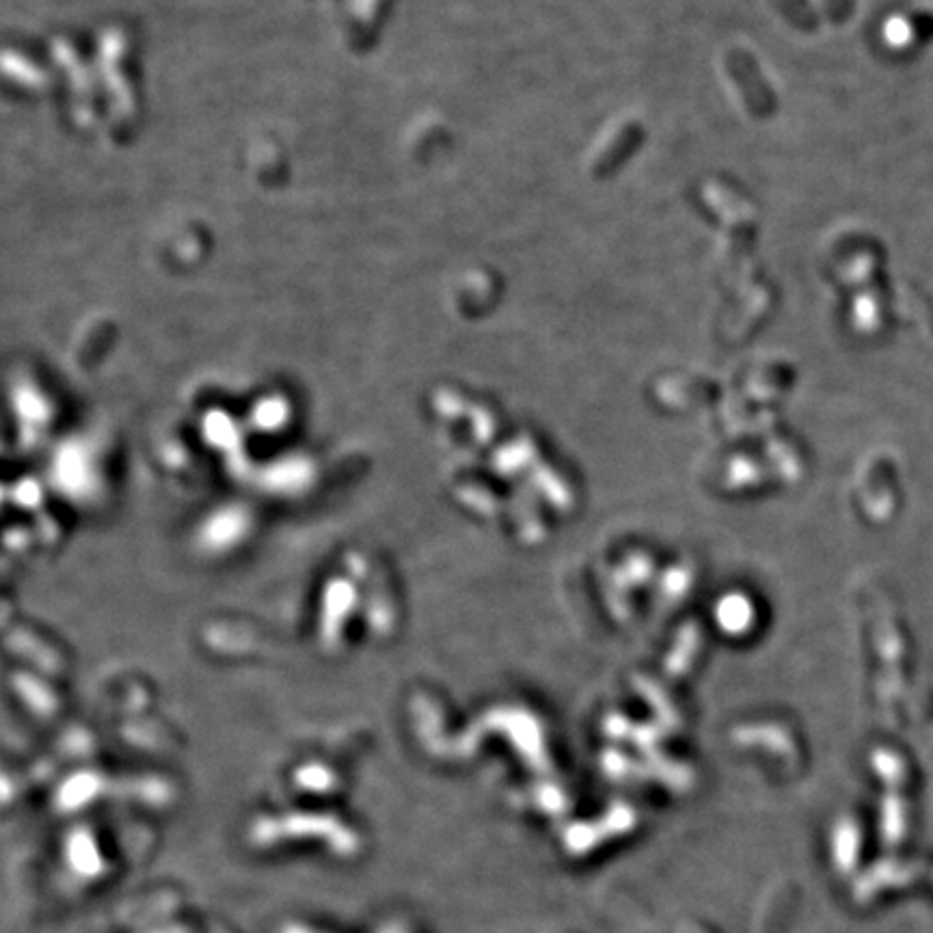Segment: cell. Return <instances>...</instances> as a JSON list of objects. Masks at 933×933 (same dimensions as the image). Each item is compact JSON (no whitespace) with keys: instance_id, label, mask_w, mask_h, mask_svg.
<instances>
[{"instance_id":"cell-1","label":"cell","mask_w":933,"mask_h":933,"mask_svg":"<svg viewBox=\"0 0 933 933\" xmlns=\"http://www.w3.org/2000/svg\"><path fill=\"white\" fill-rule=\"evenodd\" d=\"M640 132L638 123H632V121L618 123L610 132V136H607L610 141L603 143L594 154V163H592L594 175H607V172H612L625 158V154L638 143Z\"/></svg>"}]
</instances>
